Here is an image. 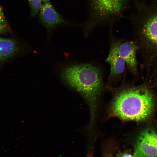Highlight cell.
<instances>
[{
    "instance_id": "10",
    "label": "cell",
    "mask_w": 157,
    "mask_h": 157,
    "mask_svg": "<svg viewBox=\"0 0 157 157\" xmlns=\"http://www.w3.org/2000/svg\"><path fill=\"white\" fill-rule=\"evenodd\" d=\"M31 9V16H36L42 6L41 0H27Z\"/></svg>"
},
{
    "instance_id": "15",
    "label": "cell",
    "mask_w": 157,
    "mask_h": 157,
    "mask_svg": "<svg viewBox=\"0 0 157 157\" xmlns=\"http://www.w3.org/2000/svg\"><path fill=\"white\" fill-rule=\"evenodd\" d=\"M88 157H92V154H91Z\"/></svg>"
},
{
    "instance_id": "5",
    "label": "cell",
    "mask_w": 157,
    "mask_h": 157,
    "mask_svg": "<svg viewBox=\"0 0 157 157\" xmlns=\"http://www.w3.org/2000/svg\"><path fill=\"white\" fill-rule=\"evenodd\" d=\"M39 19L41 23L47 29L49 33L57 26L65 22L62 17L49 2L42 5L40 10Z\"/></svg>"
},
{
    "instance_id": "9",
    "label": "cell",
    "mask_w": 157,
    "mask_h": 157,
    "mask_svg": "<svg viewBox=\"0 0 157 157\" xmlns=\"http://www.w3.org/2000/svg\"><path fill=\"white\" fill-rule=\"evenodd\" d=\"M147 19L143 25V33L149 40L157 45V12Z\"/></svg>"
},
{
    "instance_id": "12",
    "label": "cell",
    "mask_w": 157,
    "mask_h": 157,
    "mask_svg": "<svg viewBox=\"0 0 157 157\" xmlns=\"http://www.w3.org/2000/svg\"><path fill=\"white\" fill-rule=\"evenodd\" d=\"M117 157H133V155L127 152L122 153L119 151L116 154Z\"/></svg>"
},
{
    "instance_id": "8",
    "label": "cell",
    "mask_w": 157,
    "mask_h": 157,
    "mask_svg": "<svg viewBox=\"0 0 157 157\" xmlns=\"http://www.w3.org/2000/svg\"><path fill=\"white\" fill-rule=\"evenodd\" d=\"M20 48V45L15 40L0 38V62L16 54Z\"/></svg>"
},
{
    "instance_id": "1",
    "label": "cell",
    "mask_w": 157,
    "mask_h": 157,
    "mask_svg": "<svg viewBox=\"0 0 157 157\" xmlns=\"http://www.w3.org/2000/svg\"><path fill=\"white\" fill-rule=\"evenodd\" d=\"M60 75L66 84L80 93L87 101L92 124L98 99L103 88L102 70L91 64H75L63 68Z\"/></svg>"
},
{
    "instance_id": "11",
    "label": "cell",
    "mask_w": 157,
    "mask_h": 157,
    "mask_svg": "<svg viewBox=\"0 0 157 157\" xmlns=\"http://www.w3.org/2000/svg\"><path fill=\"white\" fill-rule=\"evenodd\" d=\"M9 30V28L6 22L0 21V33H6Z\"/></svg>"
},
{
    "instance_id": "7",
    "label": "cell",
    "mask_w": 157,
    "mask_h": 157,
    "mask_svg": "<svg viewBox=\"0 0 157 157\" xmlns=\"http://www.w3.org/2000/svg\"><path fill=\"white\" fill-rule=\"evenodd\" d=\"M117 49L119 54L125 62L132 68L137 65L136 58V48L135 44L131 42H117Z\"/></svg>"
},
{
    "instance_id": "6",
    "label": "cell",
    "mask_w": 157,
    "mask_h": 157,
    "mask_svg": "<svg viewBox=\"0 0 157 157\" xmlns=\"http://www.w3.org/2000/svg\"><path fill=\"white\" fill-rule=\"evenodd\" d=\"M106 61L110 66L108 79L111 81L119 78L124 70L125 62L119 53L117 41L112 44Z\"/></svg>"
},
{
    "instance_id": "13",
    "label": "cell",
    "mask_w": 157,
    "mask_h": 157,
    "mask_svg": "<svg viewBox=\"0 0 157 157\" xmlns=\"http://www.w3.org/2000/svg\"><path fill=\"white\" fill-rule=\"evenodd\" d=\"M0 21L5 22H6L4 16L2 9L0 5Z\"/></svg>"
},
{
    "instance_id": "2",
    "label": "cell",
    "mask_w": 157,
    "mask_h": 157,
    "mask_svg": "<svg viewBox=\"0 0 157 157\" xmlns=\"http://www.w3.org/2000/svg\"><path fill=\"white\" fill-rule=\"evenodd\" d=\"M154 99L145 87L125 88L115 95L108 109V116L124 120L142 121L151 114Z\"/></svg>"
},
{
    "instance_id": "3",
    "label": "cell",
    "mask_w": 157,
    "mask_h": 157,
    "mask_svg": "<svg viewBox=\"0 0 157 157\" xmlns=\"http://www.w3.org/2000/svg\"><path fill=\"white\" fill-rule=\"evenodd\" d=\"M133 157H157V132L145 129L138 135L134 146Z\"/></svg>"
},
{
    "instance_id": "14",
    "label": "cell",
    "mask_w": 157,
    "mask_h": 157,
    "mask_svg": "<svg viewBox=\"0 0 157 157\" xmlns=\"http://www.w3.org/2000/svg\"><path fill=\"white\" fill-rule=\"evenodd\" d=\"M41 1L44 3H47L49 2V0H41Z\"/></svg>"
},
{
    "instance_id": "4",
    "label": "cell",
    "mask_w": 157,
    "mask_h": 157,
    "mask_svg": "<svg viewBox=\"0 0 157 157\" xmlns=\"http://www.w3.org/2000/svg\"><path fill=\"white\" fill-rule=\"evenodd\" d=\"M127 0H91L92 8L99 20L117 15Z\"/></svg>"
}]
</instances>
